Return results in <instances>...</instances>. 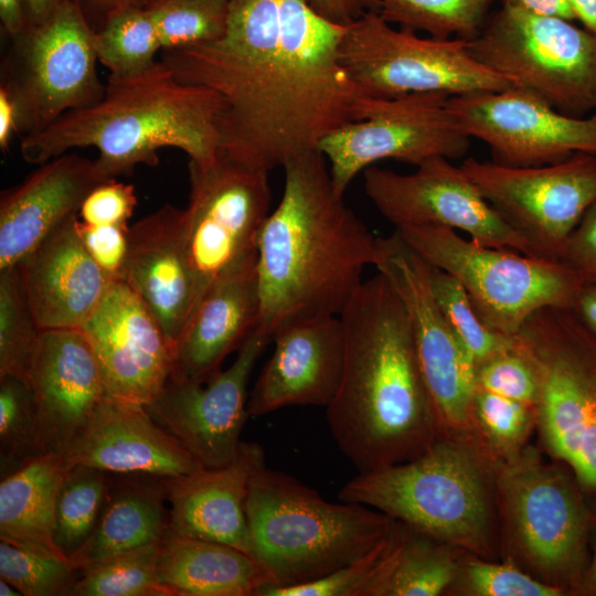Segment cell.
<instances>
[{"label": "cell", "instance_id": "54", "mask_svg": "<svg viewBox=\"0 0 596 596\" xmlns=\"http://www.w3.org/2000/svg\"><path fill=\"white\" fill-rule=\"evenodd\" d=\"M572 309L590 329L596 331V281L583 283Z\"/></svg>", "mask_w": 596, "mask_h": 596}, {"label": "cell", "instance_id": "37", "mask_svg": "<svg viewBox=\"0 0 596 596\" xmlns=\"http://www.w3.org/2000/svg\"><path fill=\"white\" fill-rule=\"evenodd\" d=\"M417 532L415 538L401 531L396 556L372 596H436L453 582V561L424 540V532Z\"/></svg>", "mask_w": 596, "mask_h": 596}, {"label": "cell", "instance_id": "43", "mask_svg": "<svg viewBox=\"0 0 596 596\" xmlns=\"http://www.w3.org/2000/svg\"><path fill=\"white\" fill-rule=\"evenodd\" d=\"M477 386L532 405L539 397L540 381L534 364L515 341L512 348L477 365Z\"/></svg>", "mask_w": 596, "mask_h": 596}, {"label": "cell", "instance_id": "45", "mask_svg": "<svg viewBox=\"0 0 596 596\" xmlns=\"http://www.w3.org/2000/svg\"><path fill=\"white\" fill-rule=\"evenodd\" d=\"M137 205L131 184L107 180L93 188L81 204L78 219L85 225H127Z\"/></svg>", "mask_w": 596, "mask_h": 596}, {"label": "cell", "instance_id": "51", "mask_svg": "<svg viewBox=\"0 0 596 596\" xmlns=\"http://www.w3.org/2000/svg\"><path fill=\"white\" fill-rule=\"evenodd\" d=\"M1 30L11 40L30 25L24 0H0Z\"/></svg>", "mask_w": 596, "mask_h": 596}, {"label": "cell", "instance_id": "53", "mask_svg": "<svg viewBox=\"0 0 596 596\" xmlns=\"http://www.w3.org/2000/svg\"><path fill=\"white\" fill-rule=\"evenodd\" d=\"M18 134V113L9 92L0 86V148H9L13 135Z\"/></svg>", "mask_w": 596, "mask_h": 596}, {"label": "cell", "instance_id": "13", "mask_svg": "<svg viewBox=\"0 0 596 596\" xmlns=\"http://www.w3.org/2000/svg\"><path fill=\"white\" fill-rule=\"evenodd\" d=\"M449 97L432 92L368 96L362 119L336 129L318 147L336 191L344 194L358 173L384 159L417 167L436 157H464L470 137L450 114Z\"/></svg>", "mask_w": 596, "mask_h": 596}, {"label": "cell", "instance_id": "28", "mask_svg": "<svg viewBox=\"0 0 596 596\" xmlns=\"http://www.w3.org/2000/svg\"><path fill=\"white\" fill-rule=\"evenodd\" d=\"M160 582L173 596H258L270 582L245 552L220 542L167 532L157 560Z\"/></svg>", "mask_w": 596, "mask_h": 596}, {"label": "cell", "instance_id": "46", "mask_svg": "<svg viewBox=\"0 0 596 596\" xmlns=\"http://www.w3.org/2000/svg\"><path fill=\"white\" fill-rule=\"evenodd\" d=\"M128 228V225H85L78 219V232L87 253L111 280L123 277Z\"/></svg>", "mask_w": 596, "mask_h": 596}, {"label": "cell", "instance_id": "26", "mask_svg": "<svg viewBox=\"0 0 596 596\" xmlns=\"http://www.w3.org/2000/svg\"><path fill=\"white\" fill-rule=\"evenodd\" d=\"M17 266L41 330L81 328L113 281L87 253L78 214L58 225Z\"/></svg>", "mask_w": 596, "mask_h": 596}, {"label": "cell", "instance_id": "49", "mask_svg": "<svg viewBox=\"0 0 596 596\" xmlns=\"http://www.w3.org/2000/svg\"><path fill=\"white\" fill-rule=\"evenodd\" d=\"M309 6L324 19L349 25L370 11L380 10L379 0H307Z\"/></svg>", "mask_w": 596, "mask_h": 596}, {"label": "cell", "instance_id": "2", "mask_svg": "<svg viewBox=\"0 0 596 596\" xmlns=\"http://www.w3.org/2000/svg\"><path fill=\"white\" fill-rule=\"evenodd\" d=\"M284 190L259 233L256 329L270 342L285 327L339 316L373 265L377 236L344 202L329 164L310 151L284 167Z\"/></svg>", "mask_w": 596, "mask_h": 596}, {"label": "cell", "instance_id": "21", "mask_svg": "<svg viewBox=\"0 0 596 596\" xmlns=\"http://www.w3.org/2000/svg\"><path fill=\"white\" fill-rule=\"evenodd\" d=\"M274 351L248 395L247 412L263 416L285 406H324L339 387L344 361L340 316L296 321L272 340Z\"/></svg>", "mask_w": 596, "mask_h": 596}, {"label": "cell", "instance_id": "34", "mask_svg": "<svg viewBox=\"0 0 596 596\" xmlns=\"http://www.w3.org/2000/svg\"><path fill=\"white\" fill-rule=\"evenodd\" d=\"M159 544L92 563L79 568L71 596H173L159 579Z\"/></svg>", "mask_w": 596, "mask_h": 596}, {"label": "cell", "instance_id": "30", "mask_svg": "<svg viewBox=\"0 0 596 596\" xmlns=\"http://www.w3.org/2000/svg\"><path fill=\"white\" fill-rule=\"evenodd\" d=\"M512 505L529 553L547 567H563L576 556L584 532L579 503L564 481L543 471L514 481Z\"/></svg>", "mask_w": 596, "mask_h": 596}, {"label": "cell", "instance_id": "16", "mask_svg": "<svg viewBox=\"0 0 596 596\" xmlns=\"http://www.w3.org/2000/svg\"><path fill=\"white\" fill-rule=\"evenodd\" d=\"M416 168L409 174L376 166L363 171L366 196L395 228L444 226L462 231L469 238L487 246L536 256L532 246L482 196L460 166L436 157Z\"/></svg>", "mask_w": 596, "mask_h": 596}, {"label": "cell", "instance_id": "40", "mask_svg": "<svg viewBox=\"0 0 596 596\" xmlns=\"http://www.w3.org/2000/svg\"><path fill=\"white\" fill-rule=\"evenodd\" d=\"M401 530H392L368 553L321 578L289 587L266 586L258 596H372L393 563Z\"/></svg>", "mask_w": 596, "mask_h": 596}, {"label": "cell", "instance_id": "7", "mask_svg": "<svg viewBox=\"0 0 596 596\" xmlns=\"http://www.w3.org/2000/svg\"><path fill=\"white\" fill-rule=\"evenodd\" d=\"M428 264L453 275L483 322L514 337L545 307L573 308L583 281L564 263L480 244L434 225L395 228Z\"/></svg>", "mask_w": 596, "mask_h": 596}, {"label": "cell", "instance_id": "36", "mask_svg": "<svg viewBox=\"0 0 596 596\" xmlns=\"http://www.w3.org/2000/svg\"><path fill=\"white\" fill-rule=\"evenodd\" d=\"M79 576L70 558L40 544L0 538V578L23 596L70 595Z\"/></svg>", "mask_w": 596, "mask_h": 596}, {"label": "cell", "instance_id": "10", "mask_svg": "<svg viewBox=\"0 0 596 596\" xmlns=\"http://www.w3.org/2000/svg\"><path fill=\"white\" fill-rule=\"evenodd\" d=\"M11 44L0 86L14 102L18 135L41 131L104 96L95 31L75 0L63 2L44 22L30 24Z\"/></svg>", "mask_w": 596, "mask_h": 596}, {"label": "cell", "instance_id": "50", "mask_svg": "<svg viewBox=\"0 0 596 596\" xmlns=\"http://www.w3.org/2000/svg\"><path fill=\"white\" fill-rule=\"evenodd\" d=\"M150 1L151 0H75L95 32L115 12L131 7H146Z\"/></svg>", "mask_w": 596, "mask_h": 596}, {"label": "cell", "instance_id": "18", "mask_svg": "<svg viewBox=\"0 0 596 596\" xmlns=\"http://www.w3.org/2000/svg\"><path fill=\"white\" fill-rule=\"evenodd\" d=\"M269 342L255 329L227 369L219 370L204 382L169 377L146 405L152 418L202 467L224 466L236 455L249 416V376Z\"/></svg>", "mask_w": 596, "mask_h": 596}, {"label": "cell", "instance_id": "5", "mask_svg": "<svg viewBox=\"0 0 596 596\" xmlns=\"http://www.w3.org/2000/svg\"><path fill=\"white\" fill-rule=\"evenodd\" d=\"M245 511L251 555L276 587L327 576L368 553L395 523L363 504L327 501L266 466L249 482Z\"/></svg>", "mask_w": 596, "mask_h": 596}, {"label": "cell", "instance_id": "33", "mask_svg": "<svg viewBox=\"0 0 596 596\" xmlns=\"http://www.w3.org/2000/svg\"><path fill=\"white\" fill-rule=\"evenodd\" d=\"M95 49L109 74L121 76L151 67L161 43L146 7H131L111 14L95 32Z\"/></svg>", "mask_w": 596, "mask_h": 596}, {"label": "cell", "instance_id": "14", "mask_svg": "<svg viewBox=\"0 0 596 596\" xmlns=\"http://www.w3.org/2000/svg\"><path fill=\"white\" fill-rule=\"evenodd\" d=\"M460 168L536 256L560 260L563 247L596 201V155L557 163L509 167L466 159Z\"/></svg>", "mask_w": 596, "mask_h": 596}, {"label": "cell", "instance_id": "35", "mask_svg": "<svg viewBox=\"0 0 596 596\" xmlns=\"http://www.w3.org/2000/svg\"><path fill=\"white\" fill-rule=\"evenodd\" d=\"M493 0H379V13L402 29L436 39L475 38L490 15Z\"/></svg>", "mask_w": 596, "mask_h": 596}, {"label": "cell", "instance_id": "11", "mask_svg": "<svg viewBox=\"0 0 596 596\" xmlns=\"http://www.w3.org/2000/svg\"><path fill=\"white\" fill-rule=\"evenodd\" d=\"M343 66L372 97L391 98L409 93L457 96L511 88L500 75L477 62L460 38H421L396 30L377 11L347 25L340 44Z\"/></svg>", "mask_w": 596, "mask_h": 596}, {"label": "cell", "instance_id": "55", "mask_svg": "<svg viewBox=\"0 0 596 596\" xmlns=\"http://www.w3.org/2000/svg\"><path fill=\"white\" fill-rule=\"evenodd\" d=\"M66 0H24L30 24H40Z\"/></svg>", "mask_w": 596, "mask_h": 596}, {"label": "cell", "instance_id": "56", "mask_svg": "<svg viewBox=\"0 0 596 596\" xmlns=\"http://www.w3.org/2000/svg\"><path fill=\"white\" fill-rule=\"evenodd\" d=\"M576 20H579L584 28L596 34V0H568Z\"/></svg>", "mask_w": 596, "mask_h": 596}, {"label": "cell", "instance_id": "31", "mask_svg": "<svg viewBox=\"0 0 596 596\" xmlns=\"http://www.w3.org/2000/svg\"><path fill=\"white\" fill-rule=\"evenodd\" d=\"M70 466L64 455L44 453L1 478L0 538L40 544L62 554L54 542L55 502Z\"/></svg>", "mask_w": 596, "mask_h": 596}, {"label": "cell", "instance_id": "12", "mask_svg": "<svg viewBox=\"0 0 596 596\" xmlns=\"http://www.w3.org/2000/svg\"><path fill=\"white\" fill-rule=\"evenodd\" d=\"M183 235L201 298L217 279L256 265L259 233L270 213L268 172L223 151L189 160Z\"/></svg>", "mask_w": 596, "mask_h": 596}, {"label": "cell", "instance_id": "39", "mask_svg": "<svg viewBox=\"0 0 596 596\" xmlns=\"http://www.w3.org/2000/svg\"><path fill=\"white\" fill-rule=\"evenodd\" d=\"M428 276L440 312L477 365L514 345L515 336L498 333L483 322L453 275L429 264Z\"/></svg>", "mask_w": 596, "mask_h": 596}, {"label": "cell", "instance_id": "52", "mask_svg": "<svg viewBox=\"0 0 596 596\" xmlns=\"http://www.w3.org/2000/svg\"><path fill=\"white\" fill-rule=\"evenodd\" d=\"M503 3L540 15L556 17L571 21L576 20L568 0H503Z\"/></svg>", "mask_w": 596, "mask_h": 596}, {"label": "cell", "instance_id": "42", "mask_svg": "<svg viewBox=\"0 0 596 596\" xmlns=\"http://www.w3.org/2000/svg\"><path fill=\"white\" fill-rule=\"evenodd\" d=\"M42 454L32 391L24 381L0 376L1 478Z\"/></svg>", "mask_w": 596, "mask_h": 596}, {"label": "cell", "instance_id": "27", "mask_svg": "<svg viewBox=\"0 0 596 596\" xmlns=\"http://www.w3.org/2000/svg\"><path fill=\"white\" fill-rule=\"evenodd\" d=\"M258 315L256 265L217 279L175 342L170 377L206 381L256 329Z\"/></svg>", "mask_w": 596, "mask_h": 596}, {"label": "cell", "instance_id": "44", "mask_svg": "<svg viewBox=\"0 0 596 596\" xmlns=\"http://www.w3.org/2000/svg\"><path fill=\"white\" fill-rule=\"evenodd\" d=\"M472 589L482 596H557L561 589L544 585L510 565L472 562L468 566Z\"/></svg>", "mask_w": 596, "mask_h": 596}, {"label": "cell", "instance_id": "48", "mask_svg": "<svg viewBox=\"0 0 596 596\" xmlns=\"http://www.w3.org/2000/svg\"><path fill=\"white\" fill-rule=\"evenodd\" d=\"M560 262L583 283L596 281V201L568 236Z\"/></svg>", "mask_w": 596, "mask_h": 596}, {"label": "cell", "instance_id": "22", "mask_svg": "<svg viewBox=\"0 0 596 596\" xmlns=\"http://www.w3.org/2000/svg\"><path fill=\"white\" fill-rule=\"evenodd\" d=\"M182 216L183 210L164 204L129 226L121 277L173 345L201 300L187 254Z\"/></svg>", "mask_w": 596, "mask_h": 596}, {"label": "cell", "instance_id": "24", "mask_svg": "<svg viewBox=\"0 0 596 596\" xmlns=\"http://www.w3.org/2000/svg\"><path fill=\"white\" fill-rule=\"evenodd\" d=\"M265 466L262 446L241 441L224 466L163 478L170 504L167 532L220 542L251 555L245 504L253 476Z\"/></svg>", "mask_w": 596, "mask_h": 596}, {"label": "cell", "instance_id": "41", "mask_svg": "<svg viewBox=\"0 0 596 596\" xmlns=\"http://www.w3.org/2000/svg\"><path fill=\"white\" fill-rule=\"evenodd\" d=\"M230 0H151L161 51L210 43L225 32Z\"/></svg>", "mask_w": 596, "mask_h": 596}, {"label": "cell", "instance_id": "17", "mask_svg": "<svg viewBox=\"0 0 596 596\" xmlns=\"http://www.w3.org/2000/svg\"><path fill=\"white\" fill-rule=\"evenodd\" d=\"M448 108L470 138L488 145L499 164L539 167L575 153L596 155V110L568 116L513 88L450 96Z\"/></svg>", "mask_w": 596, "mask_h": 596}, {"label": "cell", "instance_id": "15", "mask_svg": "<svg viewBox=\"0 0 596 596\" xmlns=\"http://www.w3.org/2000/svg\"><path fill=\"white\" fill-rule=\"evenodd\" d=\"M373 266L401 298L416 358L436 417L466 422L478 390L477 363L440 312L429 286V264L400 234L379 237Z\"/></svg>", "mask_w": 596, "mask_h": 596}, {"label": "cell", "instance_id": "3", "mask_svg": "<svg viewBox=\"0 0 596 596\" xmlns=\"http://www.w3.org/2000/svg\"><path fill=\"white\" fill-rule=\"evenodd\" d=\"M339 316L343 371L327 406L339 449L359 472L413 459L432 445L436 415L401 298L377 273L363 280Z\"/></svg>", "mask_w": 596, "mask_h": 596}, {"label": "cell", "instance_id": "9", "mask_svg": "<svg viewBox=\"0 0 596 596\" xmlns=\"http://www.w3.org/2000/svg\"><path fill=\"white\" fill-rule=\"evenodd\" d=\"M338 498L434 539L475 545L485 538L487 508L478 467L450 444H432L413 459L359 472Z\"/></svg>", "mask_w": 596, "mask_h": 596}, {"label": "cell", "instance_id": "57", "mask_svg": "<svg viewBox=\"0 0 596 596\" xmlns=\"http://www.w3.org/2000/svg\"><path fill=\"white\" fill-rule=\"evenodd\" d=\"M0 595L1 596H21L22 594L12 584L0 578Z\"/></svg>", "mask_w": 596, "mask_h": 596}, {"label": "cell", "instance_id": "58", "mask_svg": "<svg viewBox=\"0 0 596 596\" xmlns=\"http://www.w3.org/2000/svg\"><path fill=\"white\" fill-rule=\"evenodd\" d=\"M594 574H595V579H596V558H595Z\"/></svg>", "mask_w": 596, "mask_h": 596}, {"label": "cell", "instance_id": "32", "mask_svg": "<svg viewBox=\"0 0 596 596\" xmlns=\"http://www.w3.org/2000/svg\"><path fill=\"white\" fill-rule=\"evenodd\" d=\"M108 472L86 465H71L55 502L54 542L72 558L89 540L99 519L108 485Z\"/></svg>", "mask_w": 596, "mask_h": 596}, {"label": "cell", "instance_id": "47", "mask_svg": "<svg viewBox=\"0 0 596 596\" xmlns=\"http://www.w3.org/2000/svg\"><path fill=\"white\" fill-rule=\"evenodd\" d=\"M528 406L505 396L477 390L473 408L485 427L497 438L512 440L523 432Z\"/></svg>", "mask_w": 596, "mask_h": 596}, {"label": "cell", "instance_id": "20", "mask_svg": "<svg viewBox=\"0 0 596 596\" xmlns=\"http://www.w3.org/2000/svg\"><path fill=\"white\" fill-rule=\"evenodd\" d=\"M42 454L65 455L109 396L81 328L41 330L28 376Z\"/></svg>", "mask_w": 596, "mask_h": 596}, {"label": "cell", "instance_id": "25", "mask_svg": "<svg viewBox=\"0 0 596 596\" xmlns=\"http://www.w3.org/2000/svg\"><path fill=\"white\" fill-rule=\"evenodd\" d=\"M107 181L95 159L55 157L0 199V270L17 266L74 214L88 192Z\"/></svg>", "mask_w": 596, "mask_h": 596}, {"label": "cell", "instance_id": "38", "mask_svg": "<svg viewBox=\"0 0 596 596\" xmlns=\"http://www.w3.org/2000/svg\"><path fill=\"white\" fill-rule=\"evenodd\" d=\"M40 332L18 266L1 269L0 376H15L28 384Z\"/></svg>", "mask_w": 596, "mask_h": 596}, {"label": "cell", "instance_id": "6", "mask_svg": "<svg viewBox=\"0 0 596 596\" xmlns=\"http://www.w3.org/2000/svg\"><path fill=\"white\" fill-rule=\"evenodd\" d=\"M467 46L513 89L568 116L596 110V34L571 20L502 3Z\"/></svg>", "mask_w": 596, "mask_h": 596}, {"label": "cell", "instance_id": "23", "mask_svg": "<svg viewBox=\"0 0 596 596\" xmlns=\"http://www.w3.org/2000/svg\"><path fill=\"white\" fill-rule=\"evenodd\" d=\"M71 465L118 475L174 478L199 461L150 415L146 405L108 396L64 455Z\"/></svg>", "mask_w": 596, "mask_h": 596}, {"label": "cell", "instance_id": "1", "mask_svg": "<svg viewBox=\"0 0 596 596\" xmlns=\"http://www.w3.org/2000/svg\"><path fill=\"white\" fill-rule=\"evenodd\" d=\"M345 29L307 0H230L222 38L162 50L161 61L221 96V151L269 172L362 119L369 95L341 61Z\"/></svg>", "mask_w": 596, "mask_h": 596}, {"label": "cell", "instance_id": "8", "mask_svg": "<svg viewBox=\"0 0 596 596\" xmlns=\"http://www.w3.org/2000/svg\"><path fill=\"white\" fill-rule=\"evenodd\" d=\"M515 340L538 372L536 403L550 448L596 491V331L572 308L545 307Z\"/></svg>", "mask_w": 596, "mask_h": 596}, {"label": "cell", "instance_id": "29", "mask_svg": "<svg viewBox=\"0 0 596 596\" xmlns=\"http://www.w3.org/2000/svg\"><path fill=\"white\" fill-rule=\"evenodd\" d=\"M161 478L111 480L97 524L71 558L76 568L160 542L168 531L169 510Z\"/></svg>", "mask_w": 596, "mask_h": 596}, {"label": "cell", "instance_id": "19", "mask_svg": "<svg viewBox=\"0 0 596 596\" xmlns=\"http://www.w3.org/2000/svg\"><path fill=\"white\" fill-rule=\"evenodd\" d=\"M109 396L148 405L171 375L174 345L145 302L113 280L81 326Z\"/></svg>", "mask_w": 596, "mask_h": 596}, {"label": "cell", "instance_id": "4", "mask_svg": "<svg viewBox=\"0 0 596 596\" xmlns=\"http://www.w3.org/2000/svg\"><path fill=\"white\" fill-rule=\"evenodd\" d=\"M221 96L180 81L161 60L131 75H108L95 104L70 110L41 131L21 138L20 153L42 164L74 148L94 147L106 180L128 175L136 166L155 167L158 151L173 147L189 160L206 161L221 151Z\"/></svg>", "mask_w": 596, "mask_h": 596}]
</instances>
